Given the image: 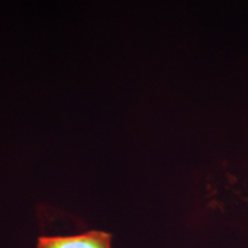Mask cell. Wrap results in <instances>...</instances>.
Masks as SVG:
<instances>
[{
    "instance_id": "1",
    "label": "cell",
    "mask_w": 248,
    "mask_h": 248,
    "mask_svg": "<svg viewBox=\"0 0 248 248\" xmlns=\"http://www.w3.org/2000/svg\"><path fill=\"white\" fill-rule=\"evenodd\" d=\"M37 248H111V234L92 230L76 235H43Z\"/></svg>"
}]
</instances>
